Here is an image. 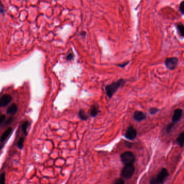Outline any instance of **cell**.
Masks as SVG:
<instances>
[{
	"instance_id": "d4e9b609",
	"label": "cell",
	"mask_w": 184,
	"mask_h": 184,
	"mask_svg": "<svg viewBox=\"0 0 184 184\" xmlns=\"http://www.w3.org/2000/svg\"><path fill=\"white\" fill-rule=\"evenodd\" d=\"M6 115H0V126L1 124L3 122L5 119H6Z\"/></svg>"
},
{
	"instance_id": "8992f818",
	"label": "cell",
	"mask_w": 184,
	"mask_h": 184,
	"mask_svg": "<svg viewBox=\"0 0 184 184\" xmlns=\"http://www.w3.org/2000/svg\"><path fill=\"white\" fill-rule=\"evenodd\" d=\"M169 176V174L168 171L165 168H163L161 169V171L156 178L159 184H163L165 182Z\"/></svg>"
},
{
	"instance_id": "f546056e",
	"label": "cell",
	"mask_w": 184,
	"mask_h": 184,
	"mask_svg": "<svg viewBox=\"0 0 184 184\" xmlns=\"http://www.w3.org/2000/svg\"><path fill=\"white\" fill-rule=\"evenodd\" d=\"M126 147H128V148H131V145H132V144L130 143L126 142Z\"/></svg>"
},
{
	"instance_id": "7c38bea8",
	"label": "cell",
	"mask_w": 184,
	"mask_h": 184,
	"mask_svg": "<svg viewBox=\"0 0 184 184\" xmlns=\"http://www.w3.org/2000/svg\"><path fill=\"white\" fill-rule=\"evenodd\" d=\"M17 111H18V107L15 103H14L9 107L7 111V113L8 114L14 115L17 112Z\"/></svg>"
},
{
	"instance_id": "7a4b0ae2",
	"label": "cell",
	"mask_w": 184,
	"mask_h": 184,
	"mask_svg": "<svg viewBox=\"0 0 184 184\" xmlns=\"http://www.w3.org/2000/svg\"><path fill=\"white\" fill-rule=\"evenodd\" d=\"M120 159L124 165L132 164L135 161L136 157L131 151H126L120 155Z\"/></svg>"
},
{
	"instance_id": "5bb4252c",
	"label": "cell",
	"mask_w": 184,
	"mask_h": 184,
	"mask_svg": "<svg viewBox=\"0 0 184 184\" xmlns=\"http://www.w3.org/2000/svg\"><path fill=\"white\" fill-rule=\"evenodd\" d=\"M78 115L79 118L82 121H86L89 119V116L86 115V114L83 109H80Z\"/></svg>"
},
{
	"instance_id": "e0dca14e",
	"label": "cell",
	"mask_w": 184,
	"mask_h": 184,
	"mask_svg": "<svg viewBox=\"0 0 184 184\" xmlns=\"http://www.w3.org/2000/svg\"><path fill=\"white\" fill-rule=\"evenodd\" d=\"M24 142V138L23 137H21L18 140V142L17 143V146L20 150H22L23 148Z\"/></svg>"
},
{
	"instance_id": "ba28073f",
	"label": "cell",
	"mask_w": 184,
	"mask_h": 184,
	"mask_svg": "<svg viewBox=\"0 0 184 184\" xmlns=\"http://www.w3.org/2000/svg\"><path fill=\"white\" fill-rule=\"evenodd\" d=\"M182 112L183 111L180 108H178L174 111L173 115L172 118V122H173L174 123H176L179 121L182 116Z\"/></svg>"
},
{
	"instance_id": "8fae6325",
	"label": "cell",
	"mask_w": 184,
	"mask_h": 184,
	"mask_svg": "<svg viewBox=\"0 0 184 184\" xmlns=\"http://www.w3.org/2000/svg\"><path fill=\"white\" fill-rule=\"evenodd\" d=\"M13 131V128L11 127H9L7 129L3 132V134H2L1 137H0V142H3L4 141L6 140L7 138L8 137L9 135H11V132Z\"/></svg>"
},
{
	"instance_id": "cb8c5ba5",
	"label": "cell",
	"mask_w": 184,
	"mask_h": 184,
	"mask_svg": "<svg viewBox=\"0 0 184 184\" xmlns=\"http://www.w3.org/2000/svg\"><path fill=\"white\" fill-rule=\"evenodd\" d=\"M150 184H159V182H158L156 178H153L151 179L150 182Z\"/></svg>"
},
{
	"instance_id": "f1b7e54d",
	"label": "cell",
	"mask_w": 184,
	"mask_h": 184,
	"mask_svg": "<svg viewBox=\"0 0 184 184\" xmlns=\"http://www.w3.org/2000/svg\"><path fill=\"white\" fill-rule=\"evenodd\" d=\"M86 35V33L85 31H82V32L81 33V35L83 36V37H85Z\"/></svg>"
},
{
	"instance_id": "603a6c76",
	"label": "cell",
	"mask_w": 184,
	"mask_h": 184,
	"mask_svg": "<svg viewBox=\"0 0 184 184\" xmlns=\"http://www.w3.org/2000/svg\"><path fill=\"white\" fill-rule=\"evenodd\" d=\"M74 56H75V55H74L73 53H69V54L67 55V57H66V59L68 61H72L74 58Z\"/></svg>"
},
{
	"instance_id": "30bf717a",
	"label": "cell",
	"mask_w": 184,
	"mask_h": 184,
	"mask_svg": "<svg viewBox=\"0 0 184 184\" xmlns=\"http://www.w3.org/2000/svg\"><path fill=\"white\" fill-rule=\"evenodd\" d=\"M100 112L99 105H94L91 107L90 110V115L93 117H96Z\"/></svg>"
},
{
	"instance_id": "d6986e66",
	"label": "cell",
	"mask_w": 184,
	"mask_h": 184,
	"mask_svg": "<svg viewBox=\"0 0 184 184\" xmlns=\"http://www.w3.org/2000/svg\"><path fill=\"white\" fill-rule=\"evenodd\" d=\"M159 111V109L157 108H155V107H152L149 109V113L151 115H154L156 114V113H158Z\"/></svg>"
},
{
	"instance_id": "277c9868",
	"label": "cell",
	"mask_w": 184,
	"mask_h": 184,
	"mask_svg": "<svg viewBox=\"0 0 184 184\" xmlns=\"http://www.w3.org/2000/svg\"><path fill=\"white\" fill-rule=\"evenodd\" d=\"M179 62V59L177 57L167 58L165 61V65L166 67L169 70L173 71L176 69Z\"/></svg>"
},
{
	"instance_id": "ac0fdd59",
	"label": "cell",
	"mask_w": 184,
	"mask_h": 184,
	"mask_svg": "<svg viewBox=\"0 0 184 184\" xmlns=\"http://www.w3.org/2000/svg\"><path fill=\"white\" fill-rule=\"evenodd\" d=\"M174 124L175 123H174L173 122H171V123L169 124L166 127V132L168 134L171 132L172 128H173V127L174 126Z\"/></svg>"
},
{
	"instance_id": "4fadbf2b",
	"label": "cell",
	"mask_w": 184,
	"mask_h": 184,
	"mask_svg": "<svg viewBox=\"0 0 184 184\" xmlns=\"http://www.w3.org/2000/svg\"><path fill=\"white\" fill-rule=\"evenodd\" d=\"M177 29L178 31V34L182 38L184 37V26L182 23H178L177 25Z\"/></svg>"
},
{
	"instance_id": "44dd1931",
	"label": "cell",
	"mask_w": 184,
	"mask_h": 184,
	"mask_svg": "<svg viewBox=\"0 0 184 184\" xmlns=\"http://www.w3.org/2000/svg\"><path fill=\"white\" fill-rule=\"evenodd\" d=\"M179 10L180 11V13L184 15V1H182V2L180 3V5H179Z\"/></svg>"
},
{
	"instance_id": "9c48e42d",
	"label": "cell",
	"mask_w": 184,
	"mask_h": 184,
	"mask_svg": "<svg viewBox=\"0 0 184 184\" xmlns=\"http://www.w3.org/2000/svg\"><path fill=\"white\" fill-rule=\"evenodd\" d=\"M147 114L143 113L141 111H137L134 113V119L138 122H141L146 119Z\"/></svg>"
},
{
	"instance_id": "3957f363",
	"label": "cell",
	"mask_w": 184,
	"mask_h": 184,
	"mask_svg": "<svg viewBox=\"0 0 184 184\" xmlns=\"http://www.w3.org/2000/svg\"><path fill=\"white\" fill-rule=\"evenodd\" d=\"M135 171V167L134 164L125 165V166L121 171V176L123 178L130 179L134 175Z\"/></svg>"
},
{
	"instance_id": "9a60e30c",
	"label": "cell",
	"mask_w": 184,
	"mask_h": 184,
	"mask_svg": "<svg viewBox=\"0 0 184 184\" xmlns=\"http://www.w3.org/2000/svg\"><path fill=\"white\" fill-rule=\"evenodd\" d=\"M184 132H182L181 134H179L178 138H177V143L181 148H182L184 146Z\"/></svg>"
},
{
	"instance_id": "5b68a950",
	"label": "cell",
	"mask_w": 184,
	"mask_h": 184,
	"mask_svg": "<svg viewBox=\"0 0 184 184\" xmlns=\"http://www.w3.org/2000/svg\"><path fill=\"white\" fill-rule=\"evenodd\" d=\"M137 135V130L134 128L133 126H131L128 127L124 136L128 140H134L136 138Z\"/></svg>"
},
{
	"instance_id": "7402d4cb",
	"label": "cell",
	"mask_w": 184,
	"mask_h": 184,
	"mask_svg": "<svg viewBox=\"0 0 184 184\" xmlns=\"http://www.w3.org/2000/svg\"><path fill=\"white\" fill-rule=\"evenodd\" d=\"M6 13V9L4 7V5L2 3L1 1H0V13L4 14Z\"/></svg>"
},
{
	"instance_id": "2e32d148",
	"label": "cell",
	"mask_w": 184,
	"mask_h": 184,
	"mask_svg": "<svg viewBox=\"0 0 184 184\" xmlns=\"http://www.w3.org/2000/svg\"><path fill=\"white\" fill-rule=\"evenodd\" d=\"M30 126V123L28 121H25L23 123L22 126V129L23 131V133L24 134L25 136H27L28 134L27 129Z\"/></svg>"
},
{
	"instance_id": "4dcf8cb0",
	"label": "cell",
	"mask_w": 184,
	"mask_h": 184,
	"mask_svg": "<svg viewBox=\"0 0 184 184\" xmlns=\"http://www.w3.org/2000/svg\"><path fill=\"white\" fill-rule=\"evenodd\" d=\"M1 111H0V115H1Z\"/></svg>"
},
{
	"instance_id": "ffe728a7",
	"label": "cell",
	"mask_w": 184,
	"mask_h": 184,
	"mask_svg": "<svg viewBox=\"0 0 184 184\" xmlns=\"http://www.w3.org/2000/svg\"><path fill=\"white\" fill-rule=\"evenodd\" d=\"M0 184H6V174L2 173L0 176Z\"/></svg>"
},
{
	"instance_id": "83f0119b",
	"label": "cell",
	"mask_w": 184,
	"mask_h": 184,
	"mask_svg": "<svg viewBox=\"0 0 184 184\" xmlns=\"http://www.w3.org/2000/svg\"><path fill=\"white\" fill-rule=\"evenodd\" d=\"M13 117L9 118V119H8V121L6 122V124H9V123H11V122H12V121H13Z\"/></svg>"
},
{
	"instance_id": "484cf974",
	"label": "cell",
	"mask_w": 184,
	"mask_h": 184,
	"mask_svg": "<svg viewBox=\"0 0 184 184\" xmlns=\"http://www.w3.org/2000/svg\"><path fill=\"white\" fill-rule=\"evenodd\" d=\"M129 63V61H126L125 63H122V64H118L117 66L119 67H121V68H124V67L126 66V65H128V64Z\"/></svg>"
},
{
	"instance_id": "52a82bcc",
	"label": "cell",
	"mask_w": 184,
	"mask_h": 184,
	"mask_svg": "<svg viewBox=\"0 0 184 184\" xmlns=\"http://www.w3.org/2000/svg\"><path fill=\"white\" fill-rule=\"evenodd\" d=\"M12 100V97L11 95L4 94L0 98V107L7 106Z\"/></svg>"
},
{
	"instance_id": "4316f807",
	"label": "cell",
	"mask_w": 184,
	"mask_h": 184,
	"mask_svg": "<svg viewBox=\"0 0 184 184\" xmlns=\"http://www.w3.org/2000/svg\"><path fill=\"white\" fill-rule=\"evenodd\" d=\"M115 184H125V182H124V181L122 179H118L116 181Z\"/></svg>"
},
{
	"instance_id": "6da1fadb",
	"label": "cell",
	"mask_w": 184,
	"mask_h": 184,
	"mask_svg": "<svg viewBox=\"0 0 184 184\" xmlns=\"http://www.w3.org/2000/svg\"><path fill=\"white\" fill-rule=\"evenodd\" d=\"M126 82V81L124 79H120L117 82H114L113 83L109 84L105 86V92L107 96H108L110 98H112V97L113 96L116 92H117V90L119 88L123 87L125 85Z\"/></svg>"
}]
</instances>
